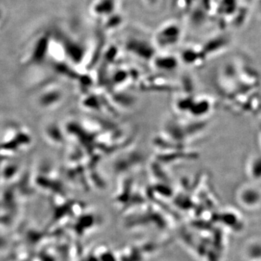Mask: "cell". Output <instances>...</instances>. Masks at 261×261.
I'll list each match as a JSON object with an SVG mask.
<instances>
[{
	"mask_svg": "<svg viewBox=\"0 0 261 261\" xmlns=\"http://www.w3.org/2000/svg\"><path fill=\"white\" fill-rule=\"evenodd\" d=\"M251 168L252 170L257 168V169L252 171V173H253L252 174L253 176H255V175H256L257 176H261V159L254 160L252 162Z\"/></svg>",
	"mask_w": 261,
	"mask_h": 261,
	"instance_id": "cell-1",
	"label": "cell"
}]
</instances>
